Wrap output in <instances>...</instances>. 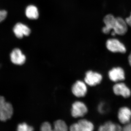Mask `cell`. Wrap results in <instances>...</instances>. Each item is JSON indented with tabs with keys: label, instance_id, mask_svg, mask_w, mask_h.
<instances>
[{
	"label": "cell",
	"instance_id": "cell-1",
	"mask_svg": "<svg viewBox=\"0 0 131 131\" xmlns=\"http://www.w3.org/2000/svg\"><path fill=\"white\" fill-rule=\"evenodd\" d=\"M105 26L102 31L105 34H108L112 31V35H124L128 31V25L125 20L121 17H115L110 14L106 15L103 19Z\"/></svg>",
	"mask_w": 131,
	"mask_h": 131
},
{
	"label": "cell",
	"instance_id": "cell-2",
	"mask_svg": "<svg viewBox=\"0 0 131 131\" xmlns=\"http://www.w3.org/2000/svg\"><path fill=\"white\" fill-rule=\"evenodd\" d=\"M106 47L108 50L114 53L125 54L127 50L125 45L116 38L108 39L106 42Z\"/></svg>",
	"mask_w": 131,
	"mask_h": 131
},
{
	"label": "cell",
	"instance_id": "cell-3",
	"mask_svg": "<svg viewBox=\"0 0 131 131\" xmlns=\"http://www.w3.org/2000/svg\"><path fill=\"white\" fill-rule=\"evenodd\" d=\"M113 91L115 94L121 96L124 98H129L131 95V91L125 83L122 82H118L114 85Z\"/></svg>",
	"mask_w": 131,
	"mask_h": 131
},
{
	"label": "cell",
	"instance_id": "cell-4",
	"mask_svg": "<svg viewBox=\"0 0 131 131\" xmlns=\"http://www.w3.org/2000/svg\"><path fill=\"white\" fill-rule=\"evenodd\" d=\"M108 76L111 81L117 83L125 79V73L124 69L121 67H114L108 71Z\"/></svg>",
	"mask_w": 131,
	"mask_h": 131
},
{
	"label": "cell",
	"instance_id": "cell-5",
	"mask_svg": "<svg viewBox=\"0 0 131 131\" xmlns=\"http://www.w3.org/2000/svg\"><path fill=\"white\" fill-rule=\"evenodd\" d=\"M86 106L83 102L80 101L75 102L72 105L71 115L75 118L84 116L88 112Z\"/></svg>",
	"mask_w": 131,
	"mask_h": 131
},
{
	"label": "cell",
	"instance_id": "cell-6",
	"mask_svg": "<svg viewBox=\"0 0 131 131\" xmlns=\"http://www.w3.org/2000/svg\"><path fill=\"white\" fill-rule=\"evenodd\" d=\"M102 80L101 74L92 71H89L86 73L84 81L87 84L91 86L99 84Z\"/></svg>",
	"mask_w": 131,
	"mask_h": 131
},
{
	"label": "cell",
	"instance_id": "cell-7",
	"mask_svg": "<svg viewBox=\"0 0 131 131\" xmlns=\"http://www.w3.org/2000/svg\"><path fill=\"white\" fill-rule=\"evenodd\" d=\"M11 61L14 64L23 65L26 61V57L20 49L16 48L12 50L10 54Z\"/></svg>",
	"mask_w": 131,
	"mask_h": 131
},
{
	"label": "cell",
	"instance_id": "cell-8",
	"mask_svg": "<svg viewBox=\"0 0 131 131\" xmlns=\"http://www.w3.org/2000/svg\"><path fill=\"white\" fill-rule=\"evenodd\" d=\"M13 31L16 37L22 38L24 36H28L31 32L30 29L24 24L19 22L15 25L13 28Z\"/></svg>",
	"mask_w": 131,
	"mask_h": 131
},
{
	"label": "cell",
	"instance_id": "cell-9",
	"mask_svg": "<svg viewBox=\"0 0 131 131\" xmlns=\"http://www.w3.org/2000/svg\"><path fill=\"white\" fill-rule=\"evenodd\" d=\"M117 116L120 123L126 125L131 121V110L127 107H120L118 111Z\"/></svg>",
	"mask_w": 131,
	"mask_h": 131
},
{
	"label": "cell",
	"instance_id": "cell-10",
	"mask_svg": "<svg viewBox=\"0 0 131 131\" xmlns=\"http://www.w3.org/2000/svg\"><path fill=\"white\" fill-rule=\"evenodd\" d=\"M14 109L11 103L6 102L2 107L0 109V120L6 121L10 119L13 114Z\"/></svg>",
	"mask_w": 131,
	"mask_h": 131
},
{
	"label": "cell",
	"instance_id": "cell-11",
	"mask_svg": "<svg viewBox=\"0 0 131 131\" xmlns=\"http://www.w3.org/2000/svg\"><path fill=\"white\" fill-rule=\"evenodd\" d=\"M71 90L73 94L77 97H83L87 93V86L83 82L78 81L73 84Z\"/></svg>",
	"mask_w": 131,
	"mask_h": 131
},
{
	"label": "cell",
	"instance_id": "cell-12",
	"mask_svg": "<svg viewBox=\"0 0 131 131\" xmlns=\"http://www.w3.org/2000/svg\"><path fill=\"white\" fill-rule=\"evenodd\" d=\"M100 131H121L122 130V127L119 124H115L112 121H108L99 127Z\"/></svg>",
	"mask_w": 131,
	"mask_h": 131
},
{
	"label": "cell",
	"instance_id": "cell-13",
	"mask_svg": "<svg viewBox=\"0 0 131 131\" xmlns=\"http://www.w3.org/2000/svg\"><path fill=\"white\" fill-rule=\"evenodd\" d=\"M77 124L78 131H92L94 129L93 123L86 119L80 120Z\"/></svg>",
	"mask_w": 131,
	"mask_h": 131
},
{
	"label": "cell",
	"instance_id": "cell-14",
	"mask_svg": "<svg viewBox=\"0 0 131 131\" xmlns=\"http://www.w3.org/2000/svg\"><path fill=\"white\" fill-rule=\"evenodd\" d=\"M26 17L30 19H37L39 17V12L37 8L34 5L28 6L25 9Z\"/></svg>",
	"mask_w": 131,
	"mask_h": 131
},
{
	"label": "cell",
	"instance_id": "cell-15",
	"mask_svg": "<svg viewBox=\"0 0 131 131\" xmlns=\"http://www.w3.org/2000/svg\"><path fill=\"white\" fill-rule=\"evenodd\" d=\"M54 130L56 131H66L68 129L67 125L62 120H58L54 122Z\"/></svg>",
	"mask_w": 131,
	"mask_h": 131
},
{
	"label": "cell",
	"instance_id": "cell-16",
	"mask_svg": "<svg viewBox=\"0 0 131 131\" xmlns=\"http://www.w3.org/2000/svg\"><path fill=\"white\" fill-rule=\"evenodd\" d=\"M33 130L32 126L28 125L26 123L19 124L17 127V130L19 131H32Z\"/></svg>",
	"mask_w": 131,
	"mask_h": 131
},
{
	"label": "cell",
	"instance_id": "cell-17",
	"mask_svg": "<svg viewBox=\"0 0 131 131\" xmlns=\"http://www.w3.org/2000/svg\"><path fill=\"white\" fill-rule=\"evenodd\" d=\"M42 131H51L52 130L51 125L49 122H45L42 124L40 127Z\"/></svg>",
	"mask_w": 131,
	"mask_h": 131
},
{
	"label": "cell",
	"instance_id": "cell-18",
	"mask_svg": "<svg viewBox=\"0 0 131 131\" xmlns=\"http://www.w3.org/2000/svg\"><path fill=\"white\" fill-rule=\"evenodd\" d=\"M7 15V12L5 10H0V23L5 20Z\"/></svg>",
	"mask_w": 131,
	"mask_h": 131
},
{
	"label": "cell",
	"instance_id": "cell-19",
	"mask_svg": "<svg viewBox=\"0 0 131 131\" xmlns=\"http://www.w3.org/2000/svg\"><path fill=\"white\" fill-rule=\"evenodd\" d=\"M122 130L131 131V121L129 123L124 125L123 127H122Z\"/></svg>",
	"mask_w": 131,
	"mask_h": 131
},
{
	"label": "cell",
	"instance_id": "cell-20",
	"mask_svg": "<svg viewBox=\"0 0 131 131\" xmlns=\"http://www.w3.org/2000/svg\"><path fill=\"white\" fill-rule=\"evenodd\" d=\"M6 102L5 98H4V96L0 95V109L2 107Z\"/></svg>",
	"mask_w": 131,
	"mask_h": 131
},
{
	"label": "cell",
	"instance_id": "cell-21",
	"mask_svg": "<svg viewBox=\"0 0 131 131\" xmlns=\"http://www.w3.org/2000/svg\"><path fill=\"white\" fill-rule=\"evenodd\" d=\"M125 21L128 26L131 27V12L129 16L125 19Z\"/></svg>",
	"mask_w": 131,
	"mask_h": 131
},
{
	"label": "cell",
	"instance_id": "cell-22",
	"mask_svg": "<svg viewBox=\"0 0 131 131\" xmlns=\"http://www.w3.org/2000/svg\"><path fill=\"white\" fill-rule=\"evenodd\" d=\"M128 60L129 65H130V66L131 67V51L130 53L129 54V56H128Z\"/></svg>",
	"mask_w": 131,
	"mask_h": 131
}]
</instances>
